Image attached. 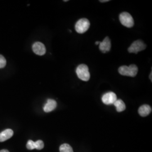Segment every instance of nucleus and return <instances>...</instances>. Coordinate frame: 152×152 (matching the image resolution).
Instances as JSON below:
<instances>
[{"instance_id": "obj_1", "label": "nucleus", "mask_w": 152, "mask_h": 152, "mask_svg": "<svg viewBox=\"0 0 152 152\" xmlns=\"http://www.w3.org/2000/svg\"><path fill=\"white\" fill-rule=\"evenodd\" d=\"M118 72L122 76H130L132 77H134L137 74L138 68L135 64H131L129 66L126 65H122L119 68Z\"/></svg>"}, {"instance_id": "obj_2", "label": "nucleus", "mask_w": 152, "mask_h": 152, "mask_svg": "<svg viewBox=\"0 0 152 152\" xmlns=\"http://www.w3.org/2000/svg\"><path fill=\"white\" fill-rule=\"evenodd\" d=\"M76 73L78 77L83 81H88L90 78V74L88 68L85 64L78 65L76 69Z\"/></svg>"}, {"instance_id": "obj_3", "label": "nucleus", "mask_w": 152, "mask_h": 152, "mask_svg": "<svg viewBox=\"0 0 152 152\" xmlns=\"http://www.w3.org/2000/svg\"><path fill=\"white\" fill-rule=\"evenodd\" d=\"M90 26V23L86 18H82L76 23L75 29L76 32L80 34L86 32Z\"/></svg>"}, {"instance_id": "obj_4", "label": "nucleus", "mask_w": 152, "mask_h": 152, "mask_svg": "<svg viewBox=\"0 0 152 152\" xmlns=\"http://www.w3.org/2000/svg\"><path fill=\"white\" fill-rule=\"evenodd\" d=\"M120 20L121 23L126 27H132L134 25L133 18L127 12H123L120 14Z\"/></svg>"}, {"instance_id": "obj_5", "label": "nucleus", "mask_w": 152, "mask_h": 152, "mask_svg": "<svg viewBox=\"0 0 152 152\" xmlns=\"http://www.w3.org/2000/svg\"><path fill=\"white\" fill-rule=\"evenodd\" d=\"M146 45L141 40H136L131 45L128 49V51L130 53L137 54L139 52L146 49Z\"/></svg>"}, {"instance_id": "obj_6", "label": "nucleus", "mask_w": 152, "mask_h": 152, "mask_svg": "<svg viewBox=\"0 0 152 152\" xmlns=\"http://www.w3.org/2000/svg\"><path fill=\"white\" fill-rule=\"evenodd\" d=\"M102 102L106 105L113 104L114 102L117 100L116 94L113 92H108L105 94L102 98Z\"/></svg>"}, {"instance_id": "obj_7", "label": "nucleus", "mask_w": 152, "mask_h": 152, "mask_svg": "<svg viewBox=\"0 0 152 152\" xmlns=\"http://www.w3.org/2000/svg\"><path fill=\"white\" fill-rule=\"evenodd\" d=\"M32 50L36 54L44 55L46 53V48L44 44L39 42H36L33 45Z\"/></svg>"}, {"instance_id": "obj_8", "label": "nucleus", "mask_w": 152, "mask_h": 152, "mask_svg": "<svg viewBox=\"0 0 152 152\" xmlns=\"http://www.w3.org/2000/svg\"><path fill=\"white\" fill-rule=\"evenodd\" d=\"M111 49V42L108 37H106L102 42L99 44V50L103 53H106L109 51Z\"/></svg>"}, {"instance_id": "obj_9", "label": "nucleus", "mask_w": 152, "mask_h": 152, "mask_svg": "<svg viewBox=\"0 0 152 152\" xmlns=\"http://www.w3.org/2000/svg\"><path fill=\"white\" fill-rule=\"evenodd\" d=\"M56 105H57V104L55 100L53 99H48L47 101V103L44 106V111L46 113L52 112L56 108Z\"/></svg>"}, {"instance_id": "obj_10", "label": "nucleus", "mask_w": 152, "mask_h": 152, "mask_svg": "<svg viewBox=\"0 0 152 152\" xmlns=\"http://www.w3.org/2000/svg\"><path fill=\"white\" fill-rule=\"evenodd\" d=\"M14 135V132L11 129H6L0 133V142H4L10 138Z\"/></svg>"}, {"instance_id": "obj_11", "label": "nucleus", "mask_w": 152, "mask_h": 152, "mask_svg": "<svg viewBox=\"0 0 152 152\" xmlns=\"http://www.w3.org/2000/svg\"><path fill=\"white\" fill-rule=\"evenodd\" d=\"M152 112V108L149 105H141L138 110L139 114L141 115V117H146L150 114Z\"/></svg>"}, {"instance_id": "obj_12", "label": "nucleus", "mask_w": 152, "mask_h": 152, "mask_svg": "<svg viewBox=\"0 0 152 152\" xmlns=\"http://www.w3.org/2000/svg\"><path fill=\"white\" fill-rule=\"evenodd\" d=\"M114 106L116 108V110L118 112H121L124 111L126 109V105L125 103L121 99H117L114 104H113Z\"/></svg>"}, {"instance_id": "obj_13", "label": "nucleus", "mask_w": 152, "mask_h": 152, "mask_svg": "<svg viewBox=\"0 0 152 152\" xmlns=\"http://www.w3.org/2000/svg\"><path fill=\"white\" fill-rule=\"evenodd\" d=\"M59 150L60 152H73L72 148L68 144H62L59 148Z\"/></svg>"}, {"instance_id": "obj_14", "label": "nucleus", "mask_w": 152, "mask_h": 152, "mask_svg": "<svg viewBox=\"0 0 152 152\" xmlns=\"http://www.w3.org/2000/svg\"><path fill=\"white\" fill-rule=\"evenodd\" d=\"M44 147V143L43 141L39 140L35 142V149L37 150H41V149H42Z\"/></svg>"}, {"instance_id": "obj_15", "label": "nucleus", "mask_w": 152, "mask_h": 152, "mask_svg": "<svg viewBox=\"0 0 152 152\" xmlns=\"http://www.w3.org/2000/svg\"><path fill=\"white\" fill-rule=\"evenodd\" d=\"M27 148L29 150H33L35 149V142L31 140H28L27 144Z\"/></svg>"}, {"instance_id": "obj_16", "label": "nucleus", "mask_w": 152, "mask_h": 152, "mask_svg": "<svg viewBox=\"0 0 152 152\" xmlns=\"http://www.w3.org/2000/svg\"><path fill=\"white\" fill-rule=\"evenodd\" d=\"M6 61L5 58L1 55H0V68H2L5 66Z\"/></svg>"}, {"instance_id": "obj_17", "label": "nucleus", "mask_w": 152, "mask_h": 152, "mask_svg": "<svg viewBox=\"0 0 152 152\" xmlns=\"http://www.w3.org/2000/svg\"><path fill=\"white\" fill-rule=\"evenodd\" d=\"M109 0H101V1H100V2H109Z\"/></svg>"}, {"instance_id": "obj_18", "label": "nucleus", "mask_w": 152, "mask_h": 152, "mask_svg": "<svg viewBox=\"0 0 152 152\" xmlns=\"http://www.w3.org/2000/svg\"><path fill=\"white\" fill-rule=\"evenodd\" d=\"M0 152H9L7 150H6V149H3V150H1V151H0Z\"/></svg>"}, {"instance_id": "obj_19", "label": "nucleus", "mask_w": 152, "mask_h": 152, "mask_svg": "<svg viewBox=\"0 0 152 152\" xmlns=\"http://www.w3.org/2000/svg\"><path fill=\"white\" fill-rule=\"evenodd\" d=\"M149 78H150V80H151V81H152V72L151 73V74H150V76H149Z\"/></svg>"}, {"instance_id": "obj_20", "label": "nucleus", "mask_w": 152, "mask_h": 152, "mask_svg": "<svg viewBox=\"0 0 152 152\" xmlns=\"http://www.w3.org/2000/svg\"><path fill=\"white\" fill-rule=\"evenodd\" d=\"M100 42H99V41H97V42H95V44H96V45H99Z\"/></svg>"}]
</instances>
